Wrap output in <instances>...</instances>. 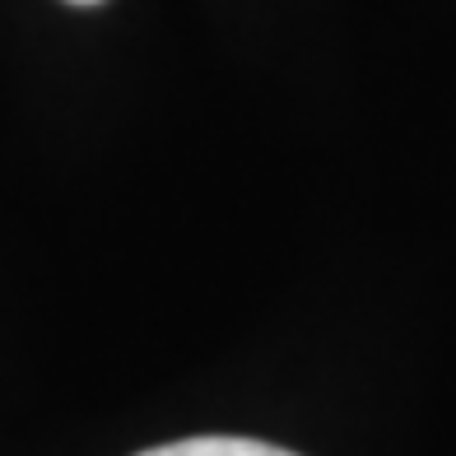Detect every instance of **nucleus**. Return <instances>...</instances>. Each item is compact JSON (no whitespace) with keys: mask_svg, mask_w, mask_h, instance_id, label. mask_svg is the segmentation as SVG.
Segmentation results:
<instances>
[{"mask_svg":"<svg viewBox=\"0 0 456 456\" xmlns=\"http://www.w3.org/2000/svg\"><path fill=\"white\" fill-rule=\"evenodd\" d=\"M140 456H298V452H284V447L256 443V438H182V443L150 447Z\"/></svg>","mask_w":456,"mask_h":456,"instance_id":"obj_1","label":"nucleus"},{"mask_svg":"<svg viewBox=\"0 0 456 456\" xmlns=\"http://www.w3.org/2000/svg\"><path fill=\"white\" fill-rule=\"evenodd\" d=\"M70 5H98V0H70Z\"/></svg>","mask_w":456,"mask_h":456,"instance_id":"obj_2","label":"nucleus"}]
</instances>
